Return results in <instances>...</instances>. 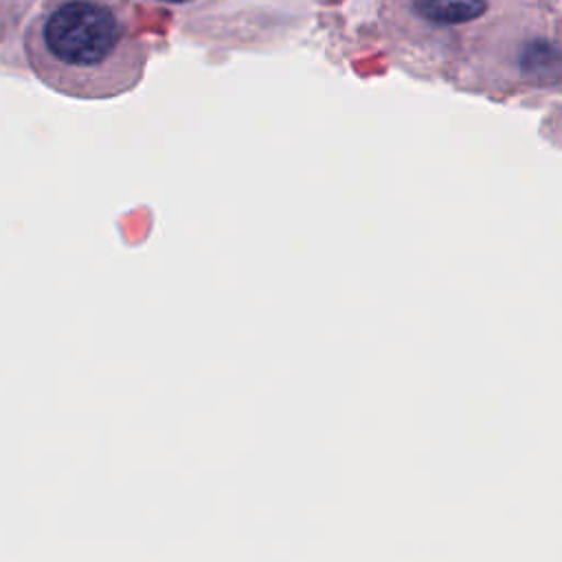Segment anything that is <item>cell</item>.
<instances>
[{"mask_svg": "<svg viewBox=\"0 0 562 562\" xmlns=\"http://www.w3.org/2000/svg\"><path fill=\"white\" fill-rule=\"evenodd\" d=\"M24 50L46 88L81 101L132 92L149 59L110 0H46L26 26Z\"/></svg>", "mask_w": 562, "mask_h": 562, "instance_id": "6da1fadb", "label": "cell"}, {"mask_svg": "<svg viewBox=\"0 0 562 562\" xmlns=\"http://www.w3.org/2000/svg\"><path fill=\"white\" fill-rule=\"evenodd\" d=\"M415 11L435 24H463L485 13V0H415Z\"/></svg>", "mask_w": 562, "mask_h": 562, "instance_id": "7a4b0ae2", "label": "cell"}, {"mask_svg": "<svg viewBox=\"0 0 562 562\" xmlns=\"http://www.w3.org/2000/svg\"><path fill=\"white\" fill-rule=\"evenodd\" d=\"M154 2H160V4H189L193 0H154Z\"/></svg>", "mask_w": 562, "mask_h": 562, "instance_id": "3957f363", "label": "cell"}]
</instances>
